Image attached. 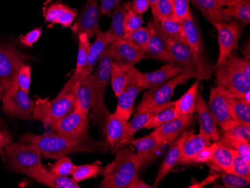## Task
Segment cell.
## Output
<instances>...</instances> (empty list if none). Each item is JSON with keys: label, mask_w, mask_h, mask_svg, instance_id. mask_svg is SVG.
<instances>
[{"label": "cell", "mask_w": 250, "mask_h": 188, "mask_svg": "<svg viewBox=\"0 0 250 188\" xmlns=\"http://www.w3.org/2000/svg\"><path fill=\"white\" fill-rule=\"evenodd\" d=\"M103 167L99 164H85V165L76 166L75 169L72 173V179L76 182H83L87 179H92L101 173Z\"/></svg>", "instance_id": "obj_39"}, {"label": "cell", "mask_w": 250, "mask_h": 188, "mask_svg": "<svg viewBox=\"0 0 250 188\" xmlns=\"http://www.w3.org/2000/svg\"><path fill=\"white\" fill-rule=\"evenodd\" d=\"M42 34V28L39 27L32 29L25 36H21L20 41L23 45L26 47H32L40 39Z\"/></svg>", "instance_id": "obj_53"}, {"label": "cell", "mask_w": 250, "mask_h": 188, "mask_svg": "<svg viewBox=\"0 0 250 188\" xmlns=\"http://www.w3.org/2000/svg\"><path fill=\"white\" fill-rule=\"evenodd\" d=\"M100 16L101 12L98 0H87L75 23L71 26L74 36L85 33L89 39L96 37L101 32Z\"/></svg>", "instance_id": "obj_12"}, {"label": "cell", "mask_w": 250, "mask_h": 188, "mask_svg": "<svg viewBox=\"0 0 250 188\" xmlns=\"http://www.w3.org/2000/svg\"><path fill=\"white\" fill-rule=\"evenodd\" d=\"M220 177L225 188H244L250 183V178L240 176L235 174L224 173Z\"/></svg>", "instance_id": "obj_49"}, {"label": "cell", "mask_w": 250, "mask_h": 188, "mask_svg": "<svg viewBox=\"0 0 250 188\" xmlns=\"http://www.w3.org/2000/svg\"><path fill=\"white\" fill-rule=\"evenodd\" d=\"M31 76H32V71H31L30 66L24 64L20 68L18 74V85L21 90L24 91L27 93H29L30 90Z\"/></svg>", "instance_id": "obj_51"}, {"label": "cell", "mask_w": 250, "mask_h": 188, "mask_svg": "<svg viewBox=\"0 0 250 188\" xmlns=\"http://www.w3.org/2000/svg\"><path fill=\"white\" fill-rule=\"evenodd\" d=\"M223 137L250 143V126L241 124L235 125L229 130L225 131Z\"/></svg>", "instance_id": "obj_48"}, {"label": "cell", "mask_w": 250, "mask_h": 188, "mask_svg": "<svg viewBox=\"0 0 250 188\" xmlns=\"http://www.w3.org/2000/svg\"><path fill=\"white\" fill-rule=\"evenodd\" d=\"M162 142L163 140H159L151 134L142 138L132 140L130 142V144H132L137 151L136 154L140 159V167L152 159L154 154L158 149Z\"/></svg>", "instance_id": "obj_29"}, {"label": "cell", "mask_w": 250, "mask_h": 188, "mask_svg": "<svg viewBox=\"0 0 250 188\" xmlns=\"http://www.w3.org/2000/svg\"><path fill=\"white\" fill-rule=\"evenodd\" d=\"M231 151L233 154V164L230 173L250 178V164H249L237 151L232 148Z\"/></svg>", "instance_id": "obj_46"}, {"label": "cell", "mask_w": 250, "mask_h": 188, "mask_svg": "<svg viewBox=\"0 0 250 188\" xmlns=\"http://www.w3.org/2000/svg\"><path fill=\"white\" fill-rule=\"evenodd\" d=\"M174 102H168L161 106L157 107L152 108V109H147L146 111L141 112V113H136L133 116V119L130 122H127V127L125 130V134L122 140L119 142L117 145L112 150V153H116L119 150L126 147V146L130 144V142L133 139V136L136 132L141 130L145 127L147 122L157 115V113L162 111L164 109L173 106Z\"/></svg>", "instance_id": "obj_17"}, {"label": "cell", "mask_w": 250, "mask_h": 188, "mask_svg": "<svg viewBox=\"0 0 250 188\" xmlns=\"http://www.w3.org/2000/svg\"><path fill=\"white\" fill-rule=\"evenodd\" d=\"M211 144V140L202 134L192 133L184 143L182 152L180 158V164H194V158L198 153Z\"/></svg>", "instance_id": "obj_26"}, {"label": "cell", "mask_w": 250, "mask_h": 188, "mask_svg": "<svg viewBox=\"0 0 250 188\" xmlns=\"http://www.w3.org/2000/svg\"><path fill=\"white\" fill-rule=\"evenodd\" d=\"M218 32V59L215 66L223 64L230 55L238 49V43L242 35L243 27L237 21L214 25Z\"/></svg>", "instance_id": "obj_11"}, {"label": "cell", "mask_w": 250, "mask_h": 188, "mask_svg": "<svg viewBox=\"0 0 250 188\" xmlns=\"http://www.w3.org/2000/svg\"><path fill=\"white\" fill-rule=\"evenodd\" d=\"M125 13H126V8L124 2L119 4L112 12V22H111L110 27L107 31L110 45L116 41L122 39L125 35L124 21H125Z\"/></svg>", "instance_id": "obj_35"}, {"label": "cell", "mask_w": 250, "mask_h": 188, "mask_svg": "<svg viewBox=\"0 0 250 188\" xmlns=\"http://www.w3.org/2000/svg\"><path fill=\"white\" fill-rule=\"evenodd\" d=\"M109 45L110 44L107 32L101 31L99 34L96 36L95 42L91 44L88 63L84 68V72L92 73L95 69V65L98 63V60L101 58V55L103 54L106 47Z\"/></svg>", "instance_id": "obj_33"}, {"label": "cell", "mask_w": 250, "mask_h": 188, "mask_svg": "<svg viewBox=\"0 0 250 188\" xmlns=\"http://www.w3.org/2000/svg\"><path fill=\"white\" fill-rule=\"evenodd\" d=\"M127 122L116 112L109 113L104 127V148L112 151L125 134Z\"/></svg>", "instance_id": "obj_25"}, {"label": "cell", "mask_w": 250, "mask_h": 188, "mask_svg": "<svg viewBox=\"0 0 250 188\" xmlns=\"http://www.w3.org/2000/svg\"><path fill=\"white\" fill-rule=\"evenodd\" d=\"M219 5L221 7H231L236 5L238 2H241V0H217Z\"/></svg>", "instance_id": "obj_60"}, {"label": "cell", "mask_w": 250, "mask_h": 188, "mask_svg": "<svg viewBox=\"0 0 250 188\" xmlns=\"http://www.w3.org/2000/svg\"><path fill=\"white\" fill-rule=\"evenodd\" d=\"M192 133H194L193 129L184 132L183 134L180 136V137H178L176 140L172 143V145H171L170 148H168V151L166 154L165 158L161 164V167L159 168V171L157 172V176H156L155 182H154V185H153V188H157L160 182L178 164L180 158H181V152H182L184 143H185L187 138Z\"/></svg>", "instance_id": "obj_19"}, {"label": "cell", "mask_w": 250, "mask_h": 188, "mask_svg": "<svg viewBox=\"0 0 250 188\" xmlns=\"http://www.w3.org/2000/svg\"><path fill=\"white\" fill-rule=\"evenodd\" d=\"M220 143L226 146L232 148L250 164V144L244 140H232L223 137L219 140Z\"/></svg>", "instance_id": "obj_43"}, {"label": "cell", "mask_w": 250, "mask_h": 188, "mask_svg": "<svg viewBox=\"0 0 250 188\" xmlns=\"http://www.w3.org/2000/svg\"><path fill=\"white\" fill-rule=\"evenodd\" d=\"M208 107L215 123L223 131H227L237 125L230 113L227 97L225 96L218 87H213L210 90Z\"/></svg>", "instance_id": "obj_14"}, {"label": "cell", "mask_w": 250, "mask_h": 188, "mask_svg": "<svg viewBox=\"0 0 250 188\" xmlns=\"http://www.w3.org/2000/svg\"><path fill=\"white\" fill-rule=\"evenodd\" d=\"M196 112L198 114V120L200 125L199 134L206 136L211 141H219L220 137L217 124L210 113L208 105L199 91L196 99Z\"/></svg>", "instance_id": "obj_22"}, {"label": "cell", "mask_w": 250, "mask_h": 188, "mask_svg": "<svg viewBox=\"0 0 250 188\" xmlns=\"http://www.w3.org/2000/svg\"><path fill=\"white\" fill-rule=\"evenodd\" d=\"M147 29L149 30L150 38L147 49L143 53L144 58L155 60L166 64H172L168 39L163 32L158 20L153 18L148 22Z\"/></svg>", "instance_id": "obj_10"}, {"label": "cell", "mask_w": 250, "mask_h": 188, "mask_svg": "<svg viewBox=\"0 0 250 188\" xmlns=\"http://www.w3.org/2000/svg\"><path fill=\"white\" fill-rule=\"evenodd\" d=\"M76 166L77 165L74 164L71 158L64 156L57 159L56 162L50 168V171L61 176H68L72 175Z\"/></svg>", "instance_id": "obj_47"}, {"label": "cell", "mask_w": 250, "mask_h": 188, "mask_svg": "<svg viewBox=\"0 0 250 188\" xmlns=\"http://www.w3.org/2000/svg\"><path fill=\"white\" fill-rule=\"evenodd\" d=\"M143 91L139 86L136 78V68H133L127 72V82L123 91L118 97V104L116 112L124 119L128 121L134 109L136 97Z\"/></svg>", "instance_id": "obj_15"}, {"label": "cell", "mask_w": 250, "mask_h": 188, "mask_svg": "<svg viewBox=\"0 0 250 188\" xmlns=\"http://www.w3.org/2000/svg\"><path fill=\"white\" fill-rule=\"evenodd\" d=\"M21 140L36 146L45 158L54 160L74 153L94 152L104 148V142L101 140L88 137L72 139L54 132H47L39 135L28 133L22 134Z\"/></svg>", "instance_id": "obj_1"}, {"label": "cell", "mask_w": 250, "mask_h": 188, "mask_svg": "<svg viewBox=\"0 0 250 188\" xmlns=\"http://www.w3.org/2000/svg\"><path fill=\"white\" fill-rule=\"evenodd\" d=\"M193 116H178L168 123L154 128L151 134L161 141L169 137H178L180 133L190 125Z\"/></svg>", "instance_id": "obj_28"}, {"label": "cell", "mask_w": 250, "mask_h": 188, "mask_svg": "<svg viewBox=\"0 0 250 188\" xmlns=\"http://www.w3.org/2000/svg\"><path fill=\"white\" fill-rule=\"evenodd\" d=\"M25 64V56L11 43H0V84L5 93L19 88L18 74Z\"/></svg>", "instance_id": "obj_6"}, {"label": "cell", "mask_w": 250, "mask_h": 188, "mask_svg": "<svg viewBox=\"0 0 250 188\" xmlns=\"http://www.w3.org/2000/svg\"><path fill=\"white\" fill-rule=\"evenodd\" d=\"M96 84V80L94 74L83 71L79 77L78 81L71 91V92L75 94L77 102L83 111L86 115H89L94 88Z\"/></svg>", "instance_id": "obj_21"}, {"label": "cell", "mask_w": 250, "mask_h": 188, "mask_svg": "<svg viewBox=\"0 0 250 188\" xmlns=\"http://www.w3.org/2000/svg\"><path fill=\"white\" fill-rule=\"evenodd\" d=\"M53 132L72 139L88 137L90 119L81 109L78 102L74 111L60 119L51 126Z\"/></svg>", "instance_id": "obj_9"}, {"label": "cell", "mask_w": 250, "mask_h": 188, "mask_svg": "<svg viewBox=\"0 0 250 188\" xmlns=\"http://www.w3.org/2000/svg\"><path fill=\"white\" fill-rule=\"evenodd\" d=\"M181 24L183 27L187 45L196 55V57L205 67L210 71H213L211 64L205 55L203 39L196 20L192 16L189 19L182 21Z\"/></svg>", "instance_id": "obj_18"}, {"label": "cell", "mask_w": 250, "mask_h": 188, "mask_svg": "<svg viewBox=\"0 0 250 188\" xmlns=\"http://www.w3.org/2000/svg\"><path fill=\"white\" fill-rule=\"evenodd\" d=\"M212 25L229 23L232 20L225 15L223 7L217 0H190Z\"/></svg>", "instance_id": "obj_27"}, {"label": "cell", "mask_w": 250, "mask_h": 188, "mask_svg": "<svg viewBox=\"0 0 250 188\" xmlns=\"http://www.w3.org/2000/svg\"><path fill=\"white\" fill-rule=\"evenodd\" d=\"M230 113L237 124L250 126V102L242 99L227 98Z\"/></svg>", "instance_id": "obj_34"}, {"label": "cell", "mask_w": 250, "mask_h": 188, "mask_svg": "<svg viewBox=\"0 0 250 188\" xmlns=\"http://www.w3.org/2000/svg\"><path fill=\"white\" fill-rule=\"evenodd\" d=\"M218 143V141L214 142L208 146L202 148L194 158V164H207L213 157L215 150L217 149Z\"/></svg>", "instance_id": "obj_52"}, {"label": "cell", "mask_w": 250, "mask_h": 188, "mask_svg": "<svg viewBox=\"0 0 250 188\" xmlns=\"http://www.w3.org/2000/svg\"><path fill=\"white\" fill-rule=\"evenodd\" d=\"M179 115L177 113L174 106H169L167 109H164L162 111L157 113L155 116H153L147 124L145 125L144 128L154 129L156 127H160L162 125L168 123L170 120L175 119Z\"/></svg>", "instance_id": "obj_41"}, {"label": "cell", "mask_w": 250, "mask_h": 188, "mask_svg": "<svg viewBox=\"0 0 250 188\" xmlns=\"http://www.w3.org/2000/svg\"><path fill=\"white\" fill-rule=\"evenodd\" d=\"M77 15V10L71 8L67 10V12H64L62 15L59 17L58 19L56 20L55 24H60L63 28L70 27L72 26L73 22Z\"/></svg>", "instance_id": "obj_54"}, {"label": "cell", "mask_w": 250, "mask_h": 188, "mask_svg": "<svg viewBox=\"0 0 250 188\" xmlns=\"http://www.w3.org/2000/svg\"><path fill=\"white\" fill-rule=\"evenodd\" d=\"M35 107V102L29 93L18 88L10 93H5L2 98V109L5 113L22 119H31Z\"/></svg>", "instance_id": "obj_13"}, {"label": "cell", "mask_w": 250, "mask_h": 188, "mask_svg": "<svg viewBox=\"0 0 250 188\" xmlns=\"http://www.w3.org/2000/svg\"><path fill=\"white\" fill-rule=\"evenodd\" d=\"M130 7L136 13L143 15L148 11L150 7L149 0H133Z\"/></svg>", "instance_id": "obj_56"}, {"label": "cell", "mask_w": 250, "mask_h": 188, "mask_svg": "<svg viewBox=\"0 0 250 188\" xmlns=\"http://www.w3.org/2000/svg\"><path fill=\"white\" fill-rule=\"evenodd\" d=\"M156 19H174L173 8L171 0H158L156 5Z\"/></svg>", "instance_id": "obj_50"}, {"label": "cell", "mask_w": 250, "mask_h": 188, "mask_svg": "<svg viewBox=\"0 0 250 188\" xmlns=\"http://www.w3.org/2000/svg\"><path fill=\"white\" fill-rule=\"evenodd\" d=\"M219 142V141H218ZM210 169L217 172L230 173L232 167L233 154L231 148L218 143L211 159L207 163Z\"/></svg>", "instance_id": "obj_30"}, {"label": "cell", "mask_w": 250, "mask_h": 188, "mask_svg": "<svg viewBox=\"0 0 250 188\" xmlns=\"http://www.w3.org/2000/svg\"><path fill=\"white\" fill-rule=\"evenodd\" d=\"M223 11L231 19L235 18L245 25L250 23V0H241L233 6L223 8Z\"/></svg>", "instance_id": "obj_38"}, {"label": "cell", "mask_w": 250, "mask_h": 188, "mask_svg": "<svg viewBox=\"0 0 250 188\" xmlns=\"http://www.w3.org/2000/svg\"><path fill=\"white\" fill-rule=\"evenodd\" d=\"M7 162L11 170L26 174L42 165V154L32 143H9L4 148Z\"/></svg>", "instance_id": "obj_7"}, {"label": "cell", "mask_w": 250, "mask_h": 188, "mask_svg": "<svg viewBox=\"0 0 250 188\" xmlns=\"http://www.w3.org/2000/svg\"><path fill=\"white\" fill-rule=\"evenodd\" d=\"M168 45L172 64L179 68L181 74L190 77L191 79L196 78L199 81L211 79L213 71L205 67L186 43L168 39Z\"/></svg>", "instance_id": "obj_5"}, {"label": "cell", "mask_w": 250, "mask_h": 188, "mask_svg": "<svg viewBox=\"0 0 250 188\" xmlns=\"http://www.w3.org/2000/svg\"><path fill=\"white\" fill-rule=\"evenodd\" d=\"M173 8L174 19L179 22L192 18L189 8L190 0H171Z\"/></svg>", "instance_id": "obj_45"}, {"label": "cell", "mask_w": 250, "mask_h": 188, "mask_svg": "<svg viewBox=\"0 0 250 188\" xmlns=\"http://www.w3.org/2000/svg\"><path fill=\"white\" fill-rule=\"evenodd\" d=\"M149 38L150 32L147 27L142 26L140 29L125 33L122 39L130 43L132 47L143 53L147 49Z\"/></svg>", "instance_id": "obj_36"}, {"label": "cell", "mask_w": 250, "mask_h": 188, "mask_svg": "<svg viewBox=\"0 0 250 188\" xmlns=\"http://www.w3.org/2000/svg\"><path fill=\"white\" fill-rule=\"evenodd\" d=\"M159 22L167 39L186 43L181 22L175 19H162Z\"/></svg>", "instance_id": "obj_37"}, {"label": "cell", "mask_w": 250, "mask_h": 188, "mask_svg": "<svg viewBox=\"0 0 250 188\" xmlns=\"http://www.w3.org/2000/svg\"><path fill=\"white\" fill-rule=\"evenodd\" d=\"M98 63V67L94 76L97 84H98V86L101 88V92L105 96L106 88L110 80L111 71H112V63H113L112 55H111V45L106 47L103 54L101 55Z\"/></svg>", "instance_id": "obj_31"}, {"label": "cell", "mask_w": 250, "mask_h": 188, "mask_svg": "<svg viewBox=\"0 0 250 188\" xmlns=\"http://www.w3.org/2000/svg\"><path fill=\"white\" fill-rule=\"evenodd\" d=\"M11 142V137L5 127L0 123V151L5 148V146Z\"/></svg>", "instance_id": "obj_58"}, {"label": "cell", "mask_w": 250, "mask_h": 188, "mask_svg": "<svg viewBox=\"0 0 250 188\" xmlns=\"http://www.w3.org/2000/svg\"><path fill=\"white\" fill-rule=\"evenodd\" d=\"M153 186L147 185V183L142 180L139 178L138 176L136 177V179L130 184L128 188H151Z\"/></svg>", "instance_id": "obj_59"}, {"label": "cell", "mask_w": 250, "mask_h": 188, "mask_svg": "<svg viewBox=\"0 0 250 188\" xmlns=\"http://www.w3.org/2000/svg\"><path fill=\"white\" fill-rule=\"evenodd\" d=\"M158 0H149L150 8H151V12H152L153 18H155L156 5H157Z\"/></svg>", "instance_id": "obj_61"}, {"label": "cell", "mask_w": 250, "mask_h": 188, "mask_svg": "<svg viewBox=\"0 0 250 188\" xmlns=\"http://www.w3.org/2000/svg\"><path fill=\"white\" fill-rule=\"evenodd\" d=\"M220 175L218 174H213L208 176L206 179L202 180L200 182H196V183L192 184L190 186L188 187L189 188H202L204 187L207 186L210 184L213 183V182L218 179L220 178Z\"/></svg>", "instance_id": "obj_57"}, {"label": "cell", "mask_w": 250, "mask_h": 188, "mask_svg": "<svg viewBox=\"0 0 250 188\" xmlns=\"http://www.w3.org/2000/svg\"><path fill=\"white\" fill-rule=\"evenodd\" d=\"M122 1L123 0H101V5L100 7L101 15L112 16L113 11L119 4L122 3Z\"/></svg>", "instance_id": "obj_55"}, {"label": "cell", "mask_w": 250, "mask_h": 188, "mask_svg": "<svg viewBox=\"0 0 250 188\" xmlns=\"http://www.w3.org/2000/svg\"><path fill=\"white\" fill-rule=\"evenodd\" d=\"M26 175L42 185L53 188H80L79 183L67 176H61L47 170L43 165L39 166L28 172Z\"/></svg>", "instance_id": "obj_23"}, {"label": "cell", "mask_w": 250, "mask_h": 188, "mask_svg": "<svg viewBox=\"0 0 250 188\" xmlns=\"http://www.w3.org/2000/svg\"><path fill=\"white\" fill-rule=\"evenodd\" d=\"M140 161L136 153L125 148L116 152V158L101 170L104 179L100 185L102 188H128L138 176Z\"/></svg>", "instance_id": "obj_3"}, {"label": "cell", "mask_w": 250, "mask_h": 188, "mask_svg": "<svg viewBox=\"0 0 250 188\" xmlns=\"http://www.w3.org/2000/svg\"><path fill=\"white\" fill-rule=\"evenodd\" d=\"M217 87L230 98L250 102V62L233 52L228 59L214 66Z\"/></svg>", "instance_id": "obj_2"}, {"label": "cell", "mask_w": 250, "mask_h": 188, "mask_svg": "<svg viewBox=\"0 0 250 188\" xmlns=\"http://www.w3.org/2000/svg\"><path fill=\"white\" fill-rule=\"evenodd\" d=\"M111 55L113 62L125 72L133 69L136 64L145 59L142 52L132 47L123 39L111 44Z\"/></svg>", "instance_id": "obj_16"}, {"label": "cell", "mask_w": 250, "mask_h": 188, "mask_svg": "<svg viewBox=\"0 0 250 188\" xmlns=\"http://www.w3.org/2000/svg\"><path fill=\"white\" fill-rule=\"evenodd\" d=\"M4 95H5V92H4L2 85L0 84V100H1L2 98H3Z\"/></svg>", "instance_id": "obj_62"}, {"label": "cell", "mask_w": 250, "mask_h": 188, "mask_svg": "<svg viewBox=\"0 0 250 188\" xmlns=\"http://www.w3.org/2000/svg\"><path fill=\"white\" fill-rule=\"evenodd\" d=\"M71 7L61 2H53L50 5L43 8V16L45 18V23H50L55 24L56 20L64 12H67Z\"/></svg>", "instance_id": "obj_44"}, {"label": "cell", "mask_w": 250, "mask_h": 188, "mask_svg": "<svg viewBox=\"0 0 250 188\" xmlns=\"http://www.w3.org/2000/svg\"><path fill=\"white\" fill-rule=\"evenodd\" d=\"M190 79V77L181 73L164 84L148 89L144 92L143 99L136 106V113H141L170 102L175 88L178 85L186 84Z\"/></svg>", "instance_id": "obj_8"}, {"label": "cell", "mask_w": 250, "mask_h": 188, "mask_svg": "<svg viewBox=\"0 0 250 188\" xmlns=\"http://www.w3.org/2000/svg\"><path fill=\"white\" fill-rule=\"evenodd\" d=\"M127 72L122 71L113 62L111 71V85L116 96L119 97L123 91L127 82Z\"/></svg>", "instance_id": "obj_42"}, {"label": "cell", "mask_w": 250, "mask_h": 188, "mask_svg": "<svg viewBox=\"0 0 250 188\" xmlns=\"http://www.w3.org/2000/svg\"><path fill=\"white\" fill-rule=\"evenodd\" d=\"M124 4H125V8H126L125 21H124L125 33L141 28L143 23H145L142 15L136 13L132 9L131 7H130V2H124Z\"/></svg>", "instance_id": "obj_40"}, {"label": "cell", "mask_w": 250, "mask_h": 188, "mask_svg": "<svg viewBox=\"0 0 250 188\" xmlns=\"http://www.w3.org/2000/svg\"><path fill=\"white\" fill-rule=\"evenodd\" d=\"M179 74H181L179 68L172 64H164L158 70L151 72L142 73L136 69L137 83L143 90L161 85Z\"/></svg>", "instance_id": "obj_20"}, {"label": "cell", "mask_w": 250, "mask_h": 188, "mask_svg": "<svg viewBox=\"0 0 250 188\" xmlns=\"http://www.w3.org/2000/svg\"><path fill=\"white\" fill-rule=\"evenodd\" d=\"M199 85L200 81L196 80V82L178 101L174 102V107L179 116H193L194 114Z\"/></svg>", "instance_id": "obj_32"}, {"label": "cell", "mask_w": 250, "mask_h": 188, "mask_svg": "<svg viewBox=\"0 0 250 188\" xmlns=\"http://www.w3.org/2000/svg\"><path fill=\"white\" fill-rule=\"evenodd\" d=\"M77 37H78L79 40V49L75 70H74V74L71 77V79L66 83L65 85L62 88V90L57 95L59 97L63 96L66 94L71 92L73 87L78 81L79 77L82 74L87 63H88L90 47H91L92 43H90V39L85 33L79 35Z\"/></svg>", "instance_id": "obj_24"}, {"label": "cell", "mask_w": 250, "mask_h": 188, "mask_svg": "<svg viewBox=\"0 0 250 188\" xmlns=\"http://www.w3.org/2000/svg\"><path fill=\"white\" fill-rule=\"evenodd\" d=\"M77 103V97L73 92L63 96H57L53 101L38 98L35 102L32 116L34 119L40 121L45 128H48L74 111Z\"/></svg>", "instance_id": "obj_4"}]
</instances>
